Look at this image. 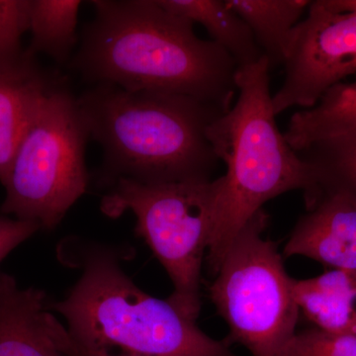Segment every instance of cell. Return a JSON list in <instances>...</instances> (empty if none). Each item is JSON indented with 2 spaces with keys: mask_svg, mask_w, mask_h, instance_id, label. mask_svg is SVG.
Instances as JSON below:
<instances>
[{
  "mask_svg": "<svg viewBox=\"0 0 356 356\" xmlns=\"http://www.w3.org/2000/svg\"><path fill=\"white\" fill-rule=\"evenodd\" d=\"M74 67L86 79L126 90L189 96L228 112L236 92L235 60L194 23L158 0H95Z\"/></svg>",
  "mask_w": 356,
  "mask_h": 356,
  "instance_id": "obj_1",
  "label": "cell"
},
{
  "mask_svg": "<svg viewBox=\"0 0 356 356\" xmlns=\"http://www.w3.org/2000/svg\"><path fill=\"white\" fill-rule=\"evenodd\" d=\"M79 0H30L29 55L44 53L58 63L69 60L76 43Z\"/></svg>",
  "mask_w": 356,
  "mask_h": 356,
  "instance_id": "obj_17",
  "label": "cell"
},
{
  "mask_svg": "<svg viewBox=\"0 0 356 356\" xmlns=\"http://www.w3.org/2000/svg\"><path fill=\"white\" fill-rule=\"evenodd\" d=\"M297 153L310 168L314 180L305 201L332 191L356 199V130L318 140Z\"/></svg>",
  "mask_w": 356,
  "mask_h": 356,
  "instance_id": "obj_16",
  "label": "cell"
},
{
  "mask_svg": "<svg viewBox=\"0 0 356 356\" xmlns=\"http://www.w3.org/2000/svg\"><path fill=\"white\" fill-rule=\"evenodd\" d=\"M83 275L50 307L79 343L145 356H236L226 339L207 336L168 301L140 290L102 248L83 257Z\"/></svg>",
  "mask_w": 356,
  "mask_h": 356,
  "instance_id": "obj_4",
  "label": "cell"
},
{
  "mask_svg": "<svg viewBox=\"0 0 356 356\" xmlns=\"http://www.w3.org/2000/svg\"><path fill=\"white\" fill-rule=\"evenodd\" d=\"M269 70L264 56L238 70V100L207 130L215 154L227 166L217 178L216 215L205 259L214 276L236 236L267 201L292 191L307 195L314 187L310 168L276 124Z\"/></svg>",
  "mask_w": 356,
  "mask_h": 356,
  "instance_id": "obj_3",
  "label": "cell"
},
{
  "mask_svg": "<svg viewBox=\"0 0 356 356\" xmlns=\"http://www.w3.org/2000/svg\"><path fill=\"white\" fill-rule=\"evenodd\" d=\"M284 356H356V334L312 327L295 334Z\"/></svg>",
  "mask_w": 356,
  "mask_h": 356,
  "instance_id": "obj_19",
  "label": "cell"
},
{
  "mask_svg": "<svg viewBox=\"0 0 356 356\" xmlns=\"http://www.w3.org/2000/svg\"><path fill=\"white\" fill-rule=\"evenodd\" d=\"M40 229L36 222L0 216V262Z\"/></svg>",
  "mask_w": 356,
  "mask_h": 356,
  "instance_id": "obj_21",
  "label": "cell"
},
{
  "mask_svg": "<svg viewBox=\"0 0 356 356\" xmlns=\"http://www.w3.org/2000/svg\"><path fill=\"white\" fill-rule=\"evenodd\" d=\"M268 216L259 211L243 227L222 259L209 288L218 313L229 327V344L252 356H284L296 334L299 308L283 255L264 233Z\"/></svg>",
  "mask_w": 356,
  "mask_h": 356,
  "instance_id": "obj_7",
  "label": "cell"
},
{
  "mask_svg": "<svg viewBox=\"0 0 356 356\" xmlns=\"http://www.w3.org/2000/svg\"><path fill=\"white\" fill-rule=\"evenodd\" d=\"M166 10L199 23L212 41L235 60L238 69L259 62L264 54L245 22L226 0H158Z\"/></svg>",
  "mask_w": 356,
  "mask_h": 356,
  "instance_id": "obj_13",
  "label": "cell"
},
{
  "mask_svg": "<svg viewBox=\"0 0 356 356\" xmlns=\"http://www.w3.org/2000/svg\"><path fill=\"white\" fill-rule=\"evenodd\" d=\"M356 130V81L330 89L313 107L293 114L285 138L294 151Z\"/></svg>",
  "mask_w": 356,
  "mask_h": 356,
  "instance_id": "obj_15",
  "label": "cell"
},
{
  "mask_svg": "<svg viewBox=\"0 0 356 356\" xmlns=\"http://www.w3.org/2000/svg\"><path fill=\"white\" fill-rule=\"evenodd\" d=\"M50 327L54 339L65 356H145L113 348H95L79 343L70 336L67 329L53 315L50 318Z\"/></svg>",
  "mask_w": 356,
  "mask_h": 356,
  "instance_id": "obj_20",
  "label": "cell"
},
{
  "mask_svg": "<svg viewBox=\"0 0 356 356\" xmlns=\"http://www.w3.org/2000/svg\"><path fill=\"white\" fill-rule=\"evenodd\" d=\"M327 3L337 10L356 11V0H327Z\"/></svg>",
  "mask_w": 356,
  "mask_h": 356,
  "instance_id": "obj_22",
  "label": "cell"
},
{
  "mask_svg": "<svg viewBox=\"0 0 356 356\" xmlns=\"http://www.w3.org/2000/svg\"><path fill=\"white\" fill-rule=\"evenodd\" d=\"M218 179L147 184L117 178L102 198L110 218L132 211L142 236L172 281L168 301L196 322L201 310V271L214 228Z\"/></svg>",
  "mask_w": 356,
  "mask_h": 356,
  "instance_id": "obj_6",
  "label": "cell"
},
{
  "mask_svg": "<svg viewBox=\"0 0 356 356\" xmlns=\"http://www.w3.org/2000/svg\"><path fill=\"white\" fill-rule=\"evenodd\" d=\"M51 81L26 54L0 67V182L4 181L21 140Z\"/></svg>",
  "mask_w": 356,
  "mask_h": 356,
  "instance_id": "obj_11",
  "label": "cell"
},
{
  "mask_svg": "<svg viewBox=\"0 0 356 356\" xmlns=\"http://www.w3.org/2000/svg\"><path fill=\"white\" fill-rule=\"evenodd\" d=\"M305 202L307 213L283 257L301 255L331 269L356 270V199L344 192H322Z\"/></svg>",
  "mask_w": 356,
  "mask_h": 356,
  "instance_id": "obj_9",
  "label": "cell"
},
{
  "mask_svg": "<svg viewBox=\"0 0 356 356\" xmlns=\"http://www.w3.org/2000/svg\"><path fill=\"white\" fill-rule=\"evenodd\" d=\"M299 311L314 327L356 334V270L330 269L316 277L292 280Z\"/></svg>",
  "mask_w": 356,
  "mask_h": 356,
  "instance_id": "obj_12",
  "label": "cell"
},
{
  "mask_svg": "<svg viewBox=\"0 0 356 356\" xmlns=\"http://www.w3.org/2000/svg\"><path fill=\"white\" fill-rule=\"evenodd\" d=\"M30 0H0V67L19 62L21 38L29 31Z\"/></svg>",
  "mask_w": 356,
  "mask_h": 356,
  "instance_id": "obj_18",
  "label": "cell"
},
{
  "mask_svg": "<svg viewBox=\"0 0 356 356\" xmlns=\"http://www.w3.org/2000/svg\"><path fill=\"white\" fill-rule=\"evenodd\" d=\"M90 139L77 98L53 81L31 122L4 181L1 212L54 229L88 185L84 153Z\"/></svg>",
  "mask_w": 356,
  "mask_h": 356,
  "instance_id": "obj_5",
  "label": "cell"
},
{
  "mask_svg": "<svg viewBox=\"0 0 356 356\" xmlns=\"http://www.w3.org/2000/svg\"><path fill=\"white\" fill-rule=\"evenodd\" d=\"M293 32L282 86L273 95L276 116L291 107H313L356 74V11L337 10L327 0L311 1Z\"/></svg>",
  "mask_w": 356,
  "mask_h": 356,
  "instance_id": "obj_8",
  "label": "cell"
},
{
  "mask_svg": "<svg viewBox=\"0 0 356 356\" xmlns=\"http://www.w3.org/2000/svg\"><path fill=\"white\" fill-rule=\"evenodd\" d=\"M248 26L268 60L269 67L284 65L293 32L307 11L308 0H226Z\"/></svg>",
  "mask_w": 356,
  "mask_h": 356,
  "instance_id": "obj_14",
  "label": "cell"
},
{
  "mask_svg": "<svg viewBox=\"0 0 356 356\" xmlns=\"http://www.w3.org/2000/svg\"><path fill=\"white\" fill-rule=\"evenodd\" d=\"M90 139L117 178L140 184L210 181L219 159L207 137L219 107L163 91L96 84L77 98Z\"/></svg>",
  "mask_w": 356,
  "mask_h": 356,
  "instance_id": "obj_2",
  "label": "cell"
},
{
  "mask_svg": "<svg viewBox=\"0 0 356 356\" xmlns=\"http://www.w3.org/2000/svg\"><path fill=\"white\" fill-rule=\"evenodd\" d=\"M43 291L0 273V356H65L54 339Z\"/></svg>",
  "mask_w": 356,
  "mask_h": 356,
  "instance_id": "obj_10",
  "label": "cell"
}]
</instances>
